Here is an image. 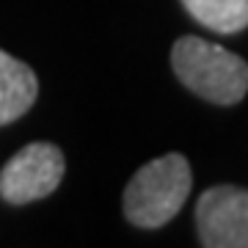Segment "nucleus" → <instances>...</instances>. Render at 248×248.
<instances>
[{"label":"nucleus","mask_w":248,"mask_h":248,"mask_svg":"<svg viewBox=\"0 0 248 248\" xmlns=\"http://www.w3.org/2000/svg\"><path fill=\"white\" fill-rule=\"evenodd\" d=\"M171 66L185 89L215 105H237L248 91V63L237 53L199 36L174 42Z\"/></svg>","instance_id":"1"},{"label":"nucleus","mask_w":248,"mask_h":248,"mask_svg":"<svg viewBox=\"0 0 248 248\" xmlns=\"http://www.w3.org/2000/svg\"><path fill=\"white\" fill-rule=\"evenodd\" d=\"M193 185L190 163L179 152H169L135 171L124 190V215L133 226L160 229L182 210Z\"/></svg>","instance_id":"2"},{"label":"nucleus","mask_w":248,"mask_h":248,"mask_svg":"<svg viewBox=\"0 0 248 248\" xmlns=\"http://www.w3.org/2000/svg\"><path fill=\"white\" fill-rule=\"evenodd\" d=\"M63 171L66 163L55 143H28L0 171V196L9 204L39 202L61 185Z\"/></svg>","instance_id":"3"},{"label":"nucleus","mask_w":248,"mask_h":248,"mask_svg":"<svg viewBox=\"0 0 248 248\" xmlns=\"http://www.w3.org/2000/svg\"><path fill=\"white\" fill-rule=\"evenodd\" d=\"M199 243L207 248H248V190L215 185L196 204Z\"/></svg>","instance_id":"4"},{"label":"nucleus","mask_w":248,"mask_h":248,"mask_svg":"<svg viewBox=\"0 0 248 248\" xmlns=\"http://www.w3.org/2000/svg\"><path fill=\"white\" fill-rule=\"evenodd\" d=\"M39 94V80L28 63L0 50V127L25 116Z\"/></svg>","instance_id":"5"},{"label":"nucleus","mask_w":248,"mask_h":248,"mask_svg":"<svg viewBox=\"0 0 248 248\" xmlns=\"http://www.w3.org/2000/svg\"><path fill=\"white\" fill-rule=\"evenodd\" d=\"M182 6L215 33H240L248 28V0H182Z\"/></svg>","instance_id":"6"}]
</instances>
